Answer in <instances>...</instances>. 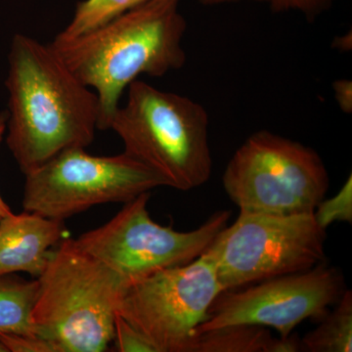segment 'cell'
Returning a JSON list of instances; mask_svg holds the SVG:
<instances>
[{"label":"cell","instance_id":"1","mask_svg":"<svg viewBox=\"0 0 352 352\" xmlns=\"http://www.w3.org/2000/svg\"><path fill=\"white\" fill-rule=\"evenodd\" d=\"M6 144L24 175L64 150L87 148L99 100L50 44L16 34L8 53Z\"/></svg>","mask_w":352,"mask_h":352},{"label":"cell","instance_id":"2","mask_svg":"<svg viewBox=\"0 0 352 352\" xmlns=\"http://www.w3.org/2000/svg\"><path fill=\"white\" fill-rule=\"evenodd\" d=\"M180 0H149L75 38L50 43L99 100L98 129H109L124 89L140 75L163 76L182 68L186 21Z\"/></svg>","mask_w":352,"mask_h":352},{"label":"cell","instance_id":"3","mask_svg":"<svg viewBox=\"0 0 352 352\" xmlns=\"http://www.w3.org/2000/svg\"><path fill=\"white\" fill-rule=\"evenodd\" d=\"M36 333L58 352H101L113 342L115 319L129 284L64 238L38 278Z\"/></svg>","mask_w":352,"mask_h":352},{"label":"cell","instance_id":"4","mask_svg":"<svg viewBox=\"0 0 352 352\" xmlns=\"http://www.w3.org/2000/svg\"><path fill=\"white\" fill-rule=\"evenodd\" d=\"M127 88L126 104L116 110L108 129L122 139L124 152L171 188L190 191L208 182L212 159L206 109L142 80Z\"/></svg>","mask_w":352,"mask_h":352},{"label":"cell","instance_id":"5","mask_svg":"<svg viewBox=\"0 0 352 352\" xmlns=\"http://www.w3.org/2000/svg\"><path fill=\"white\" fill-rule=\"evenodd\" d=\"M222 184L240 212L289 215L314 214L330 180L312 148L261 131L234 153Z\"/></svg>","mask_w":352,"mask_h":352},{"label":"cell","instance_id":"6","mask_svg":"<svg viewBox=\"0 0 352 352\" xmlns=\"http://www.w3.org/2000/svg\"><path fill=\"white\" fill-rule=\"evenodd\" d=\"M326 238L314 214L240 212L201 256L227 291L312 270L325 261Z\"/></svg>","mask_w":352,"mask_h":352},{"label":"cell","instance_id":"7","mask_svg":"<svg viewBox=\"0 0 352 352\" xmlns=\"http://www.w3.org/2000/svg\"><path fill=\"white\" fill-rule=\"evenodd\" d=\"M25 212L62 220L106 203H127L166 186L163 178L126 153L94 156L64 150L25 175Z\"/></svg>","mask_w":352,"mask_h":352},{"label":"cell","instance_id":"8","mask_svg":"<svg viewBox=\"0 0 352 352\" xmlns=\"http://www.w3.org/2000/svg\"><path fill=\"white\" fill-rule=\"evenodd\" d=\"M149 199L150 193L136 197L107 223L74 239L78 249L115 271L129 286L198 258L230 219V212L220 210L198 228L182 232L151 219Z\"/></svg>","mask_w":352,"mask_h":352},{"label":"cell","instance_id":"9","mask_svg":"<svg viewBox=\"0 0 352 352\" xmlns=\"http://www.w3.org/2000/svg\"><path fill=\"white\" fill-rule=\"evenodd\" d=\"M222 292L214 266L200 256L131 285L118 314L157 352H188L197 329Z\"/></svg>","mask_w":352,"mask_h":352},{"label":"cell","instance_id":"10","mask_svg":"<svg viewBox=\"0 0 352 352\" xmlns=\"http://www.w3.org/2000/svg\"><path fill=\"white\" fill-rule=\"evenodd\" d=\"M258 283L222 292L196 333L251 325L273 328L287 337L307 319L321 321L346 292L342 272L324 263Z\"/></svg>","mask_w":352,"mask_h":352},{"label":"cell","instance_id":"11","mask_svg":"<svg viewBox=\"0 0 352 352\" xmlns=\"http://www.w3.org/2000/svg\"><path fill=\"white\" fill-rule=\"evenodd\" d=\"M67 234L62 220L25 212L0 219V276L15 272L38 278L50 252Z\"/></svg>","mask_w":352,"mask_h":352},{"label":"cell","instance_id":"12","mask_svg":"<svg viewBox=\"0 0 352 352\" xmlns=\"http://www.w3.org/2000/svg\"><path fill=\"white\" fill-rule=\"evenodd\" d=\"M38 289V280L25 281L11 274L0 276V335H38L32 323Z\"/></svg>","mask_w":352,"mask_h":352},{"label":"cell","instance_id":"13","mask_svg":"<svg viewBox=\"0 0 352 352\" xmlns=\"http://www.w3.org/2000/svg\"><path fill=\"white\" fill-rule=\"evenodd\" d=\"M335 305L333 311L322 319L320 326L300 339L303 351L351 352V292H344Z\"/></svg>","mask_w":352,"mask_h":352},{"label":"cell","instance_id":"14","mask_svg":"<svg viewBox=\"0 0 352 352\" xmlns=\"http://www.w3.org/2000/svg\"><path fill=\"white\" fill-rule=\"evenodd\" d=\"M272 339L259 326H226L196 333L188 352H266Z\"/></svg>","mask_w":352,"mask_h":352},{"label":"cell","instance_id":"15","mask_svg":"<svg viewBox=\"0 0 352 352\" xmlns=\"http://www.w3.org/2000/svg\"><path fill=\"white\" fill-rule=\"evenodd\" d=\"M147 1L149 0H83L76 4L71 22L57 36L75 38Z\"/></svg>","mask_w":352,"mask_h":352},{"label":"cell","instance_id":"16","mask_svg":"<svg viewBox=\"0 0 352 352\" xmlns=\"http://www.w3.org/2000/svg\"><path fill=\"white\" fill-rule=\"evenodd\" d=\"M314 219L324 230L336 222H352V177L349 175L342 189L333 198L323 199L314 212Z\"/></svg>","mask_w":352,"mask_h":352},{"label":"cell","instance_id":"17","mask_svg":"<svg viewBox=\"0 0 352 352\" xmlns=\"http://www.w3.org/2000/svg\"><path fill=\"white\" fill-rule=\"evenodd\" d=\"M113 342L116 351L120 352H157L142 333L119 314L115 319Z\"/></svg>","mask_w":352,"mask_h":352},{"label":"cell","instance_id":"18","mask_svg":"<svg viewBox=\"0 0 352 352\" xmlns=\"http://www.w3.org/2000/svg\"><path fill=\"white\" fill-rule=\"evenodd\" d=\"M0 344L7 352H58L50 340L38 335L1 333Z\"/></svg>","mask_w":352,"mask_h":352},{"label":"cell","instance_id":"19","mask_svg":"<svg viewBox=\"0 0 352 352\" xmlns=\"http://www.w3.org/2000/svg\"><path fill=\"white\" fill-rule=\"evenodd\" d=\"M267 2H270L273 12L298 11L302 13L308 21H312L330 8L333 0H268Z\"/></svg>","mask_w":352,"mask_h":352},{"label":"cell","instance_id":"20","mask_svg":"<svg viewBox=\"0 0 352 352\" xmlns=\"http://www.w3.org/2000/svg\"><path fill=\"white\" fill-rule=\"evenodd\" d=\"M336 100L344 113L352 111V83L349 80H336L333 83Z\"/></svg>","mask_w":352,"mask_h":352},{"label":"cell","instance_id":"21","mask_svg":"<svg viewBox=\"0 0 352 352\" xmlns=\"http://www.w3.org/2000/svg\"><path fill=\"white\" fill-rule=\"evenodd\" d=\"M303 351L302 340L298 336L291 335L287 337L273 338L266 352H298Z\"/></svg>","mask_w":352,"mask_h":352},{"label":"cell","instance_id":"22","mask_svg":"<svg viewBox=\"0 0 352 352\" xmlns=\"http://www.w3.org/2000/svg\"><path fill=\"white\" fill-rule=\"evenodd\" d=\"M6 111L0 112V145H1L2 140H3L4 136H6ZM12 214L13 212L12 210H11L10 207L7 205L3 199H2L1 195H0V219H2V217H8V215H11Z\"/></svg>","mask_w":352,"mask_h":352},{"label":"cell","instance_id":"23","mask_svg":"<svg viewBox=\"0 0 352 352\" xmlns=\"http://www.w3.org/2000/svg\"><path fill=\"white\" fill-rule=\"evenodd\" d=\"M204 6H217L227 2L238 1V0H199ZM256 1H268V0H256Z\"/></svg>","mask_w":352,"mask_h":352},{"label":"cell","instance_id":"24","mask_svg":"<svg viewBox=\"0 0 352 352\" xmlns=\"http://www.w3.org/2000/svg\"><path fill=\"white\" fill-rule=\"evenodd\" d=\"M0 352H7V351H6V349H4V346H2V344H0Z\"/></svg>","mask_w":352,"mask_h":352}]
</instances>
